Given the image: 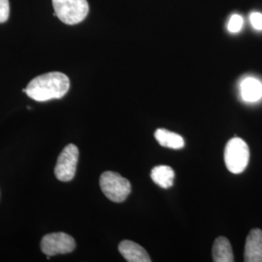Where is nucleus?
Here are the masks:
<instances>
[{
    "label": "nucleus",
    "mask_w": 262,
    "mask_h": 262,
    "mask_svg": "<svg viewBox=\"0 0 262 262\" xmlns=\"http://www.w3.org/2000/svg\"><path fill=\"white\" fill-rule=\"evenodd\" d=\"M70 89L69 78L61 72H49L37 76L23 90L28 97L38 102L60 99Z\"/></svg>",
    "instance_id": "obj_1"
},
{
    "label": "nucleus",
    "mask_w": 262,
    "mask_h": 262,
    "mask_svg": "<svg viewBox=\"0 0 262 262\" xmlns=\"http://www.w3.org/2000/svg\"><path fill=\"white\" fill-rule=\"evenodd\" d=\"M55 15L66 25H77L83 21L89 14L86 0H52Z\"/></svg>",
    "instance_id": "obj_2"
},
{
    "label": "nucleus",
    "mask_w": 262,
    "mask_h": 262,
    "mask_svg": "<svg viewBox=\"0 0 262 262\" xmlns=\"http://www.w3.org/2000/svg\"><path fill=\"white\" fill-rule=\"evenodd\" d=\"M99 185L105 196L116 203L123 202L131 192L129 181L117 172L106 171L102 173Z\"/></svg>",
    "instance_id": "obj_3"
},
{
    "label": "nucleus",
    "mask_w": 262,
    "mask_h": 262,
    "mask_svg": "<svg viewBox=\"0 0 262 262\" xmlns=\"http://www.w3.org/2000/svg\"><path fill=\"white\" fill-rule=\"evenodd\" d=\"M250 160V149L241 138H232L225 149V162L227 169L234 174L242 173Z\"/></svg>",
    "instance_id": "obj_4"
},
{
    "label": "nucleus",
    "mask_w": 262,
    "mask_h": 262,
    "mask_svg": "<svg viewBox=\"0 0 262 262\" xmlns=\"http://www.w3.org/2000/svg\"><path fill=\"white\" fill-rule=\"evenodd\" d=\"M79 160V149L74 144H69L60 152L55 167L56 179L61 182H69L75 177Z\"/></svg>",
    "instance_id": "obj_5"
},
{
    "label": "nucleus",
    "mask_w": 262,
    "mask_h": 262,
    "mask_svg": "<svg viewBox=\"0 0 262 262\" xmlns=\"http://www.w3.org/2000/svg\"><path fill=\"white\" fill-rule=\"evenodd\" d=\"M41 251L49 256L72 253L76 248L73 237L64 232H55L45 235L41 240Z\"/></svg>",
    "instance_id": "obj_6"
},
{
    "label": "nucleus",
    "mask_w": 262,
    "mask_h": 262,
    "mask_svg": "<svg viewBox=\"0 0 262 262\" xmlns=\"http://www.w3.org/2000/svg\"><path fill=\"white\" fill-rule=\"evenodd\" d=\"M245 261L262 262V231L258 228L251 230L247 237Z\"/></svg>",
    "instance_id": "obj_7"
},
{
    "label": "nucleus",
    "mask_w": 262,
    "mask_h": 262,
    "mask_svg": "<svg viewBox=\"0 0 262 262\" xmlns=\"http://www.w3.org/2000/svg\"><path fill=\"white\" fill-rule=\"evenodd\" d=\"M119 251L128 262H150V255L147 251L133 241L124 240L119 245Z\"/></svg>",
    "instance_id": "obj_8"
},
{
    "label": "nucleus",
    "mask_w": 262,
    "mask_h": 262,
    "mask_svg": "<svg viewBox=\"0 0 262 262\" xmlns=\"http://www.w3.org/2000/svg\"><path fill=\"white\" fill-rule=\"evenodd\" d=\"M240 94L245 102L253 103L262 97V83L253 77L244 79L240 84Z\"/></svg>",
    "instance_id": "obj_9"
},
{
    "label": "nucleus",
    "mask_w": 262,
    "mask_h": 262,
    "mask_svg": "<svg viewBox=\"0 0 262 262\" xmlns=\"http://www.w3.org/2000/svg\"><path fill=\"white\" fill-rule=\"evenodd\" d=\"M213 260L215 262H233L234 255L228 239L217 237L213 246Z\"/></svg>",
    "instance_id": "obj_10"
},
{
    "label": "nucleus",
    "mask_w": 262,
    "mask_h": 262,
    "mask_svg": "<svg viewBox=\"0 0 262 262\" xmlns=\"http://www.w3.org/2000/svg\"><path fill=\"white\" fill-rule=\"evenodd\" d=\"M155 138L159 142L160 146L169 149L179 150L185 146V141L181 135L164 128H159L156 130Z\"/></svg>",
    "instance_id": "obj_11"
},
{
    "label": "nucleus",
    "mask_w": 262,
    "mask_h": 262,
    "mask_svg": "<svg viewBox=\"0 0 262 262\" xmlns=\"http://www.w3.org/2000/svg\"><path fill=\"white\" fill-rule=\"evenodd\" d=\"M175 177L174 170L167 165H159L151 169L150 178L158 186L162 188H169L173 186Z\"/></svg>",
    "instance_id": "obj_12"
},
{
    "label": "nucleus",
    "mask_w": 262,
    "mask_h": 262,
    "mask_svg": "<svg viewBox=\"0 0 262 262\" xmlns=\"http://www.w3.org/2000/svg\"><path fill=\"white\" fill-rule=\"evenodd\" d=\"M244 26V19L240 15H232L231 18L228 21V25H227V29L229 32L231 33H237L239 32Z\"/></svg>",
    "instance_id": "obj_13"
},
{
    "label": "nucleus",
    "mask_w": 262,
    "mask_h": 262,
    "mask_svg": "<svg viewBox=\"0 0 262 262\" xmlns=\"http://www.w3.org/2000/svg\"><path fill=\"white\" fill-rule=\"evenodd\" d=\"M9 14V0H0V24L8 20Z\"/></svg>",
    "instance_id": "obj_14"
},
{
    "label": "nucleus",
    "mask_w": 262,
    "mask_h": 262,
    "mask_svg": "<svg viewBox=\"0 0 262 262\" xmlns=\"http://www.w3.org/2000/svg\"><path fill=\"white\" fill-rule=\"evenodd\" d=\"M250 20L253 28L256 30H262V14L258 12H253L250 15Z\"/></svg>",
    "instance_id": "obj_15"
}]
</instances>
